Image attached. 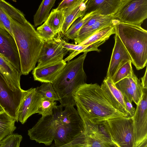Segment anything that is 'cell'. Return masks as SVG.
<instances>
[{"instance_id":"cell-27","label":"cell","mask_w":147,"mask_h":147,"mask_svg":"<svg viewBox=\"0 0 147 147\" xmlns=\"http://www.w3.org/2000/svg\"><path fill=\"white\" fill-rule=\"evenodd\" d=\"M15 122L5 111L0 113V141L16 129Z\"/></svg>"},{"instance_id":"cell-34","label":"cell","mask_w":147,"mask_h":147,"mask_svg":"<svg viewBox=\"0 0 147 147\" xmlns=\"http://www.w3.org/2000/svg\"><path fill=\"white\" fill-rule=\"evenodd\" d=\"M36 31L44 42L53 39L57 34L45 22L37 28Z\"/></svg>"},{"instance_id":"cell-1","label":"cell","mask_w":147,"mask_h":147,"mask_svg":"<svg viewBox=\"0 0 147 147\" xmlns=\"http://www.w3.org/2000/svg\"><path fill=\"white\" fill-rule=\"evenodd\" d=\"M11 27L19 53L20 71L27 75L35 67L44 42L26 19H10Z\"/></svg>"},{"instance_id":"cell-8","label":"cell","mask_w":147,"mask_h":147,"mask_svg":"<svg viewBox=\"0 0 147 147\" xmlns=\"http://www.w3.org/2000/svg\"><path fill=\"white\" fill-rule=\"evenodd\" d=\"M114 15L121 22L141 26L147 18V0H124Z\"/></svg>"},{"instance_id":"cell-9","label":"cell","mask_w":147,"mask_h":147,"mask_svg":"<svg viewBox=\"0 0 147 147\" xmlns=\"http://www.w3.org/2000/svg\"><path fill=\"white\" fill-rule=\"evenodd\" d=\"M131 117L134 129L133 147H147V89H144L142 99Z\"/></svg>"},{"instance_id":"cell-38","label":"cell","mask_w":147,"mask_h":147,"mask_svg":"<svg viewBox=\"0 0 147 147\" xmlns=\"http://www.w3.org/2000/svg\"><path fill=\"white\" fill-rule=\"evenodd\" d=\"M1 106H0V111H1Z\"/></svg>"},{"instance_id":"cell-12","label":"cell","mask_w":147,"mask_h":147,"mask_svg":"<svg viewBox=\"0 0 147 147\" xmlns=\"http://www.w3.org/2000/svg\"><path fill=\"white\" fill-rule=\"evenodd\" d=\"M116 18L114 15H102L97 13L93 16L82 27L74 39L76 44H79L93 33L107 26L113 25Z\"/></svg>"},{"instance_id":"cell-3","label":"cell","mask_w":147,"mask_h":147,"mask_svg":"<svg viewBox=\"0 0 147 147\" xmlns=\"http://www.w3.org/2000/svg\"><path fill=\"white\" fill-rule=\"evenodd\" d=\"M87 52L68 61L52 83L63 107L75 105L74 96L77 89L86 83L87 76L83 68Z\"/></svg>"},{"instance_id":"cell-33","label":"cell","mask_w":147,"mask_h":147,"mask_svg":"<svg viewBox=\"0 0 147 147\" xmlns=\"http://www.w3.org/2000/svg\"><path fill=\"white\" fill-rule=\"evenodd\" d=\"M56 101L42 98L37 110L36 113L45 116L52 114L53 109L57 106Z\"/></svg>"},{"instance_id":"cell-11","label":"cell","mask_w":147,"mask_h":147,"mask_svg":"<svg viewBox=\"0 0 147 147\" xmlns=\"http://www.w3.org/2000/svg\"><path fill=\"white\" fill-rule=\"evenodd\" d=\"M69 51L63 47L60 35L44 43L38 58L37 66L63 61Z\"/></svg>"},{"instance_id":"cell-30","label":"cell","mask_w":147,"mask_h":147,"mask_svg":"<svg viewBox=\"0 0 147 147\" xmlns=\"http://www.w3.org/2000/svg\"><path fill=\"white\" fill-rule=\"evenodd\" d=\"M130 61L121 62L114 76L111 79L115 84L123 79L131 76L134 72Z\"/></svg>"},{"instance_id":"cell-4","label":"cell","mask_w":147,"mask_h":147,"mask_svg":"<svg viewBox=\"0 0 147 147\" xmlns=\"http://www.w3.org/2000/svg\"><path fill=\"white\" fill-rule=\"evenodd\" d=\"M116 33L131 57L136 69L147 63V31L141 26L123 22L116 19L113 24Z\"/></svg>"},{"instance_id":"cell-29","label":"cell","mask_w":147,"mask_h":147,"mask_svg":"<svg viewBox=\"0 0 147 147\" xmlns=\"http://www.w3.org/2000/svg\"><path fill=\"white\" fill-rule=\"evenodd\" d=\"M65 18L63 11L56 8L52 10L45 22L57 34L61 32Z\"/></svg>"},{"instance_id":"cell-10","label":"cell","mask_w":147,"mask_h":147,"mask_svg":"<svg viewBox=\"0 0 147 147\" xmlns=\"http://www.w3.org/2000/svg\"><path fill=\"white\" fill-rule=\"evenodd\" d=\"M25 90L14 91L7 85L0 71V105L4 111L18 122V112L21 102Z\"/></svg>"},{"instance_id":"cell-13","label":"cell","mask_w":147,"mask_h":147,"mask_svg":"<svg viewBox=\"0 0 147 147\" xmlns=\"http://www.w3.org/2000/svg\"><path fill=\"white\" fill-rule=\"evenodd\" d=\"M42 98L36 91V88H32L25 90L19 107L18 121L23 124L30 116L36 113Z\"/></svg>"},{"instance_id":"cell-31","label":"cell","mask_w":147,"mask_h":147,"mask_svg":"<svg viewBox=\"0 0 147 147\" xmlns=\"http://www.w3.org/2000/svg\"><path fill=\"white\" fill-rule=\"evenodd\" d=\"M36 88V91L43 98L53 101H59V97L51 83H43L40 86Z\"/></svg>"},{"instance_id":"cell-22","label":"cell","mask_w":147,"mask_h":147,"mask_svg":"<svg viewBox=\"0 0 147 147\" xmlns=\"http://www.w3.org/2000/svg\"><path fill=\"white\" fill-rule=\"evenodd\" d=\"M88 0H79L69 9L63 11L65 19L60 33L63 35L73 23L79 18L83 17L86 3Z\"/></svg>"},{"instance_id":"cell-28","label":"cell","mask_w":147,"mask_h":147,"mask_svg":"<svg viewBox=\"0 0 147 147\" xmlns=\"http://www.w3.org/2000/svg\"><path fill=\"white\" fill-rule=\"evenodd\" d=\"M97 13H99L97 11L92 12L87 14L82 18H79L76 20L63 35L65 38L74 40L82 27L93 16Z\"/></svg>"},{"instance_id":"cell-18","label":"cell","mask_w":147,"mask_h":147,"mask_svg":"<svg viewBox=\"0 0 147 147\" xmlns=\"http://www.w3.org/2000/svg\"><path fill=\"white\" fill-rule=\"evenodd\" d=\"M66 64L64 61L37 66L33 70L34 80L52 83Z\"/></svg>"},{"instance_id":"cell-16","label":"cell","mask_w":147,"mask_h":147,"mask_svg":"<svg viewBox=\"0 0 147 147\" xmlns=\"http://www.w3.org/2000/svg\"><path fill=\"white\" fill-rule=\"evenodd\" d=\"M116 87L131 102L138 105L142 99L144 92L141 82L134 72L130 76L124 78L115 84Z\"/></svg>"},{"instance_id":"cell-6","label":"cell","mask_w":147,"mask_h":147,"mask_svg":"<svg viewBox=\"0 0 147 147\" xmlns=\"http://www.w3.org/2000/svg\"><path fill=\"white\" fill-rule=\"evenodd\" d=\"M63 107L57 105L51 115L42 116L36 124L28 131L32 140L46 146L52 144L57 129L60 123V118Z\"/></svg>"},{"instance_id":"cell-2","label":"cell","mask_w":147,"mask_h":147,"mask_svg":"<svg viewBox=\"0 0 147 147\" xmlns=\"http://www.w3.org/2000/svg\"><path fill=\"white\" fill-rule=\"evenodd\" d=\"M74 99L75 105L79 106L86 114L98 122L120 117H126L114 108L103 94L97 83L81 86L76 90Z\"/></svg>"},{"instance_id":"cell-5","label":"cell","mask_w":147,"mask_h":147,"mask_svg":"<svg viewBox=\"0 0 147 147\" xmlns=\"http://www.w3.org/2000/svg\"><path fill=\"white\" fill-rule=\"evenodd\" d=\"M74 105L65 106L54 138V146L63 147L84 131L82 120Z\"/></svg>"},{"instance_id":"cell-15","label":"cell","mask_w":147,"mask_h":147,"mask_svg":"<svg viewBox=\"0 0 147 147\" xmlns=\"http://www.w3.org/2000/svg\"><path fill=\"white\" fill-rule=\"evenodd\" d=\"M0 55L5 57L20 71V57L13 36L0 26Z\"/></svg>"},{"instance_id":"cell-17","label":"cell","mask_w":147,"mask_h":147,"mask_svg":"<svg viewBox=\"0 0 147 147\" xmlns=\"http://www.w3.org/2000/svg\"><path fill=\"white\" fill-rule=\"evenodd\" d=\"M100 87L103 94L113 106L124 114L126 117H129L123 96L116 87L111 79L105 78Z\"/></svg>"},{"instance_id":"cell-20","label":"cell","mask_w":147,"mask_h":147,"mask_svg":"<svg viewBox=\"0 0 147 147\" xmlns=\"http://www.w3.org/2000/svg\"><path fill=\"white\" fill-rule=\"evenodd\" d=\"M124 0H88L83 17L87 14L97 11L102 15H114L117 11Z\"/></svg>"},{"instance_id":"cell-23","label":"cell","mask_w":147,"mask_h":147,"mask_svg":"<svg viewBox=\"0 0 147 147\" xmlns=\"http://www.w3.org/2000/svg\"><path fill=\"white\" fill-rule=\"evenodd\" d=\"M105 42L100 41L89 45H84L68 43L61 39V42L63 47L69 51L71 52L68 56L63 60L64 61L66 62L69 61L77 55L82 52L88 53L92 51L100 52L101 50L98 47Z\"/></svg>"},{"instance_id":"cell-32","label":"cell","mask_w":147,"mask_h":147,"mask_svg":"<svg viewBox=\"0 0 147 147\" xmlns=\"http://www.w3.org/2000/svg\"><path fill=\"white\" fill-rule=\"evenodd\" d=\"M22 138L21 135L12 133L0 141V147H19Z\"/></svg>"},{"instance_id":"cell-35","label":"cell","mask_w":147,"mask_h":147,"mask_svg":"<svg viewBox=\"0 0 147 147\" xmlns=\"http://www.w3.org/2000/svg\"><path fill=\"white\" fill-rule=\"evenodd\" d=\"M79 0H63L56 8L58 10H65L72 6Z\"/></svg>"},{"instance_id":"cell-36","label":"cell","mask_w":147,"mask_h":147,"mask_svg":"<svg viewBox=\"0 0 147 147\" xmlns=\"http://www.w3.org/2000/svg\"><path fill=\"white\" fill-rule=\"evenodd\" d=\"M123 97L125 107L129 113V117H132L135 114L136 109L133 107L132 102H130L126 97L123 96Z\"/></svg>"},{"instance_id":"cell-7","label":"cell","mask_w":147,"mask_h":147,"mask_svg":"<svg viewBox=\"0 0 147 147\" xmlns=\"http://www.w3.org/2000/svg\"><path fill=\"white\" fill-rule=\"evenodd\" d=\"M132 119L126 117H116L104 121L105 126L116 147H133Z\"/></svg>"},{"instance_id":"cell-21","label":"cell","mask_w":147,"mask_h":147,"mask_svg":"<svg viewBox=\"0 0 147 147\" xmlns=\"http://www.w3.org/2000/svg\"><path fill=\"white\" fill-rule=\"evenodd\" d=\"M0 71L9 86L14 91L21 88L20 80L22 74L10 62L0 55Z\"/></svg>"},{"instance_id":"cell-26","label":"cell","mask_w":147,"mask_h":147,"mask_svg":"<svg viewBox=\"0 0 147 147\" xmlns=\"http://www.w3.org/2000/svg\"><path fill=\"white\" fill-rule=\"evenodd\" d=\"M56 0H42L34 16V26L36 27L45 22L50 14V10Z\"/></svg>"},{"instance_id":"cell-37","label":"cell","mask_w":147,"mask_h":147,"mask_svg":"<svg viewBox=\"0 0 147 147\" xmlns=\"http://www.w3.org/2000/svg\"><path fill=\"white\" fill-rule=\"evenodd\" d=\"M147 69L146 68L143 77L141 78V83L144 89H147Z\"/></svg>"},{"instance_id":"cell-25","label":"cell","mask_w":147,"mask_h":147,"mask_svg":"<svg viewBox=\"0 0 147 147\" xmlns=\"http://www.w3.org/2000/svg\"><path fill=\"white\" fill-rule=\"evenodd\" d=\"M115 33L113 25H108L98 30L79 44L87 45L100 41H106L111 36Z\"/></svg>"},{"instance_id":"cell-14","label":"cell","mask_w":147,"mask_h":147,"mask_svg":"<svg viewBox=\"0 0 147 147\" xmlns=\"http://www.w3.org/2000/svg\"><path fill=\"white\" fill-rule=\"evenodd\" d=\"M82 120L84 131L86 134L96 137L108 145L116 147L113 143L104 123V121H95L89 117L78 105H75Z\"/></svg>"},{"instance_id":"cell-19","label":"cell","mask_w":147,"mask_h":147,"mask_svg":"<svg viewBox=\"0 0 147 147\" xmlns=\"http://www.w3.org/2000/svg\"><path fill=\"white\" fill-rule=\"evenodd\" d=\"M115 45L105 78L111 79L121 62L124 61H132L131 57L116 33L115 34Z\"/></svg>"},{"instance_id":"cell-24","label":"cell","mask_w":147,"mask_h":147,"mask_svg":"<svg viewBox=\"0 0 147 147\" xmlns=\"http://www.w3.org/2000/svg\"><path fill=\"white\" fill-rule=\"evenodd\" d=\"M109 147L107 144L98 138L84 132L63 147Z\"/></svg>"}]
</instances>
